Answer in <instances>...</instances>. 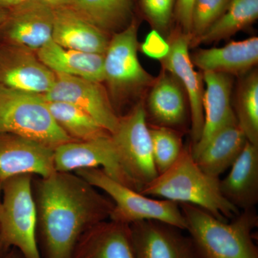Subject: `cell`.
I'll return each instance as SVG.
<instances>
[{
	"label": "cell",
	"mask_w": 258,
	"mask_h": 258,
	"mask_svg": "<svg viewBox=\"0 0 258 258\" xmlns=\"http://www.w3.org/2000/svg\"><path fill=\"white\" fill-rule=\"evenodd\" d=\"M35 184L45 258H71L83 234L111 217L113 202L76 174L55 171Z\"/></svg>",
	"instance_id": "1"
},
{
	"label": "cell",
	"mask_w": 258,
	"mask_h": 258,
	"mask_svg": "<svg viewBox=\"0 0 258 258\" xmlns=\"http://www.w3.org/2000/svg\"><path fill=\"white\" fill-rule=\"evenodd\" d=\"M140 192L178 204L195 205L222 221H230L240 213L222 196L220 179L208 175L199 167L191 147L183 148L175 162Z\"/></svg>",
	"instance_id": "2"
},
{
	"label": "cell",
	"mask_w": 258,
	"mask_h": 258,
	"mask_svg": "<svg viewBox=\"0 0 258 258\" xmlns=\"http://www.w3.org/2000/svg\"><path fill=\"white\" fill-rule=\"evenodd\" d=\"M179 205L186 220V231L202 258H258L252 237L258 225L255 209L244 210L225 222L195 205Z\"/></svg>",
	"instance_id": "3"
},
{
	"label": "cell",
	"mask_w": 258,
	"mask_h": 258,
	"mask_svg": "<svg viewBox=\"0 0 258 258\" xmlns=\"http://www.w3.org/2000/svg\"><path fill=\"white\" fill-rule=\"evenodd\" d=\"M32 179L31 174H21L2 183L0 233L3 245L18 249L24 258H42Z\"/></svg>",
	"instance_id": "4"
},
{
	"label": "cell",
	"mask_w": 258,
	"mask_h": 258,
	"mask_svg": "<svg viewBox=\"0 0 258 258\" xmlns=\"http://www.w3.org/2000/svg\"><path fill=\"white\" fill-rule=\"evenodd\" d=\"M0 134H11L55 148L74 141L56 123L41 95L0 85Z\"/></svg>",
	"instance_id": "5"
},
{
	"label": "cell",
	"mask_w": 258,
	"mask_h": 258,
	"mask_svg": "<svg viewBox=\"0 0 258 258\" xmlns=\"http://www.w3.org/2000/svg\"><path fill=\"white\" fill-rule=\"evenodd\" d=\"M75 172L111 198L114 207L109 220L126 225L156 220L186 231V220L179 204L146 196L112 179L98 168L79 169Z\"/></svg>",
	"instance_id": "6"
},
{
	"label": "cell",
	"mask_w": 258,
	"mask_h": 258,
	"mask_svg": "<svg viewBox=\"0 0 258 258\" xmlns=\"http://www.w3.org/2000/svg\"><path fill=\"white\" fill-rule=\"evenodd\" d=\"M111 137L134 189L140 192L158 176L143 103H139L128 114L120 118Z\"/></svg>",
	"instance_id": "7"
},
{
	"label": "cell",
	"mask_w": 258,
	"mask_h": 258,
	"mask_svg": "<svg viewBox=\"0 0 258 258\" xmlns=\"http://www.w3.org/2000/svg\"><path fill=\"white\" fill-rule=\"evenodd\" d=\"M137 31L138 23L134 18L126 28L112 35L104 53V81L118 99L138 94L155 82L139 62Z\"/></svg>",
	"instance_id": "8"
},
{
	"label": "cell",
	"mask_w": 258,
	"mask_h": 258,
	"mask_svg": "<svg viewBox=\"0 0 258 258\" xmlns=\"http://www.w3.org/2000/svg\"><path fill=\"white\" fill-rule=\"evenodd\" d=\"M54 166L59 172L98 168L112 179L134 189L122 165L111 134L60 144L54 149Z\"/></svg>",
	"instance_id": "9"
},
{
	"label": "cell",
	"mask_w": 258,
	"mask_h": 258,
	"mask_svg": "<svg viewBox=\"0 0 258 258\" xmlns=\"http://www.w3.org/2000/svg\"><path fill=\"white\" fill-rule=\"evenodd\" d=\"M54 6L34 1L7 10L0 25V37L5 44L37 51L52 40Z\"/></svg>",
	"instance_id": "10"
},
{
	"label": "cell",
	"mask_w": 258,
	"mask_h": 258,
	"mask_svg": "<svg viewBox=\"0 0 258 258\" xmlns=\"http://www.w3.org/2000/svg\"><path fill=\"white\" fill-rule=\"evenodd\" d=\"M41 96L45 101L64 102L83 110L108 133L113 134L118 127L120 117L101 83L55 74L52 88Z\"/></svg>",
	"instance_id": "11"
},
{
	"label": "cell",
	"mask_w": 258,
	"mask_h": 258,
	"mask_svg": "<svg viewBox=\"0 0 258 258\" xmlns=\"http://www.w3.org/2000/svg\"><path fill=\"white\" fill-rule=\"evenodd\" d=\"M137 258H202L184 230L156 220L129 225Z\"/></svg>",
	"instance_id": "12"
},
{
	"label": "cell",
	"mask_w": 258,
	"mask_h": 258,
	"mask_svg": "<svg viewBox=\"0 0 258 258\" xmlns=\"http://www.w3.org/2000/svg\"><path fill=\"white\" fill-rule=\"evenodd\" d=\"M55 74L34 51L3 44L0 45V85L23 92L44 95L55 82Z\"/></svg>",
	"instance_id": "13"
},
{
	"label": "cell",
	"mask_w": 258,
	"mask_h": 258,
	"mask_svg": "<svg viewBox=\"0 0 258 258\" xmlns=\"http://www.w3.org/2000/svg\"><path fill=\"white\" fill-rule=\"evenodd\" d=\"M54 148L11 134H0V183L21 174L47 177L55 172Z\"/></svg>",
	"instance_id": "14"
},
{
	"label": "cell",
	"mask_w": 258,
	"mask_h": 258,
	"mask_svg": "<svg viewBox=\"0 0 258 258\" xmlns=\"http://www.w3.org/2000/svg\"><path fill=\"white\" fill-rule=\"evenodd\" d=\"M191 35L177 32L169 42V52L161 62L182 86L189 99L192 145L200 140L204 126L203 88L201 76L194 69L189 55Z\"/></svg>",
	"instance_id": "15"
},
{
	"label": "cell",
	"mask_w": 258,
	"mask_h": 258,
	"mask_svg": "<svg viewBox=\"0 0 258 258\" xmlns=\"http://www.w3.org/2000/svg\"><path fill=\"white\" fill-rule=\"evenodd\" d=\"M206 89L203 96L204 126L200 140L191 146L192 156L197 155L220 131L237 123L231 105L232 81L221 73L203 72Z\"/></svg>",
	"instance_id": "16"
},
{
	"label": "cell",
	"mask_w": 258,
	"mask_h": 258,
	"mask_svg": "<svg viewBox=\"0 0 258 258\" xmlns=\"http://www.w3.org/2000/svg\"><path fill=\"white\" fill-rule=\"evenodd\" d=\"M71 258H137L130 226L108 220L83 234Z\"/></svg>",
	"instance_id": "17"
},
{
	"label": "cell",
	"mask_w": 258,
	"mask_h": 258,
	"mask_svg": "<svg viewBox=\"0 0 258 258\" xmlns=\"http://www.w3.org/2000/svg\"><path fill=\"white\" fill-rule=\"evenodd\" d=\"M108 36L67 5L54 7L52 39L60 46L104 55L110 41Z\"/></svg>",
	"instance_id": "18"
},
{
	"label": "cell",
	"mask_w": 258,
	"mask_h": 258,
	"mask_svg": "<svg viewBox=\"0 0 258 258\" xmlns=\"http://www.w3.org/2000/svg\"><path fill=\"white\" fill-rule=\"evenodd\" d=\"M229 174L220 179L224 197L240 211L255 209L258 203V147L247 141Z\"/></svg>",
	"instance_id": "19"
},
{
	"label": "cell",
	"mask_w": 258,
	"mask_h": 258,
	"mask_svg": "<svg viewBox=\"0 0 258 258\" xmlns=\"http://www.w3.org/2000/svg\"><path fill=\"white\" fill-rule=\"evenodd\" d=\"M191 62L203 72L240 75L258 62V38L230 42L222 47L205 49L194 55Z\"/></svg>",
	"instance_id": "20"
},
{
	"label": "cell",
	"mask_w": 258,
	"mask_h": 258,
	"mask_svg": "<svg viewBox=\"0 0 258 258\" xmlns=\"http://www.w3.org/2000/svg\"><path fill=\"white\" fill-rule=\"evenodd\" d=\"M42 63L56 74L81 78L95 82L104 81L103 54L64 48L50 40L37 51Z\"/></svg>",
	"instance_id": "21"
},
{
	"label": "cell",
	"mask_w": 258,
	"mask_h": 258,
	"mask_svg": "<svg viewBox=\"0 0 258 258\" xmlns=\"http://www.w3.org/2000/svg\"><path fill=\"white\" fill-rule=\"evenodd\" d=\"M247 139L238 123L229 125L215 134L197 155L199 167L217 179L232 164L243 151Z\"/></svg>",
	"instance_id": "22"
},
{
	"label": "cell",
	"mask_w": 258,
	"mask_h": 258,
	"mask_svg": "<svg viewBox=\"0 0 258 258\" xmlns=\"http://www.w3.org/2000/svg\"><path fill=\"white\" fill-rule=\"evenodd\" d=\"M148 100L149 116L155 126L176 130L186 121L183 89L172 75H163L155 81Z\"/></svg>",
	"instance_id": "23"
},
{
	"label": "cell",
	"mask_w": 258,
	"mask_h": 258,
	"mask_svg": "<svg viewBox=\"0 0 258 258\" xmlns=\"http://www.w3.org/2000/svg\"><path fill=\"white\" fill-rule=\"evenodd\" d=\"M66 5L106 35L123 30L132 21V0H69Z\"/></svg>",
	"instance_id": "24"
},
{
	"label": "cell",
	"mask_w": 258,
	"mask_h": 258,
	"mask_svg": "<svg viewBox=\"0 0 258 258\" xmlns=\"http://www.w3.org/2000/svg\"><path fill=\"white\" fill-rule=\"evenodd\" d=\"M258 18V0H232L223 15L195 43L218 42L235 35Z\"/></svg>",
	"instance_id": "25"
},
{
	"label": "cell",
	"mask_w": 258,
	"mask_h": 258,
	"mask_svg": "<svg viewBox=\"0 0 258 258\" xmlns=\"http://www.w3.org/2000/svg\"><path fill=\"white\" fill-rule=\"evenodd\" d=\"M45 102L57 124L73 140L88 141L111 134L93 117L74 105L60 101Z\"/></svg>",
	"instance_id": "26"
},
{
	"label": "cell",
	"mask_w": 258,
	"mask_h": 258,
	"mask_svg": "<svg viewBox=\"0 0 258 258\" xmlns=\"http://www.w3.org/2000/svg\"><path fill=\"white\" fill-rule=\"evenodd\" d=\"M237 123L249 143L258 147V76L257 71L241 83L237 96Z\"/></svg>",
	"instance_id": "27"
},
{
	"label": "cell",
	"mask_w": 258,
	"mask_h": 258,
	"mask_svg": "<svg viewBox=\"0 0 258 258\" xmlns=\"http://www.w3.org/2000/svg\"><path fill=\"white\" fill-rule=\"evenodd\" d=\"M149 131L153 157L159 175L175 162L184 147L181 136L174 129L153 125L149 126Z\"/></svg>",
	"instance_id": "28"
},
{
	"label": "cell",
	"mask_w": 258,
	"mask_h": 258,
	"mask_svg": "<svg viewBox=\"0 0 258 258\" xmlns=\"http://www.w3.org/2000/svg\"><path fill=\"white\" fill-rule=\"evenodd\" d=\"M230 3L228 0H194L191 40L203 35L225 13Z\"/></svg>",
	"instance_id": "29"
},
{
	"label": "cell",
	"mask_w": 258,
	"mask_h": 258,
	"mask_svg": "<svg viewBox=\"0 0 258 258\" xmlns=\"http://www.w3.org/2000/svg\"><path fill=\"white\" fill-rule=\"evenodd\" d=\"M141 9L154 30L166 32L170 26L176 0H139Z\"/></svg>",
	"instance_id": "30"
},
{
	"label": "cell",
	"mask_w": 258,
	"mask_h": 258,
	"mask_svg": "<svg viewBox=\"0 0 258 258\" xmlns=\"http://www.w3.org/2000/svg\"><path fill=\"white\" fill-rule=\"evenodd\" d=\"M169 48V44L155 30L149 32L143 43L141 45V50L145 55L160 60L168 55Z\"/></svg>",
	"instance_id": "31"
},
{
	"label": "cell",
	"mask_w": 258,
	"mask_h": 258,
	"mask_svg": "<svg viewBox=\"0 0 258 258\" xmlns=\"http://www.w3.org/2000/svg\"><path fill=\"white\" fill-rule=\"evenodd\" d=\"M194 0H176L174 14L181 25L182 32L191 35V13Z\"/></svg>",
	"instance_id": "32"
},
{
	"label": "cell",
	"mask_w": 258,
	"mask_h": 258,
	"mask_svg": "<svg viewBox=\"0 0 258 258\" xmlns=\"http://www.w3.org/2000/svg\"><path fill=\"white\" fill-rule=\"evenodd\" d=\"M34 1L42 2V3H47V4L55 7L57 5L66 4L69 0H0V8L8 10L10 8H14L17 5Z\"/></svg>",
	"instance_id": "33"
},
{
	"label": "cell",
	"mask_w": 258,
	"mask_h": 258,
	"mask_svg": "<svg viewBox=\"0 0 258 258\" xmlns=\"http://www.w3.org/2000/svg\"><path fill=\"white\" fill-rule=\"evenodd\" d=\"M6 15L7 10L0 8V25L4 21L5 18H6Z\"/></svg>",
	"instance_id": "34"
},
{
	"label": "cell",
	"mask_w": 258,
	"mask_h": 258,
	"mask_svg": "<svg viewBox=\"0 0 258 258\" xmlns=\"http://www.w3.org/2000/svg\"><path fill=\"white\" fill-rule=\"evenodd\" d=\"M5 258H24L23 256L19 252L18 254H10V255L7 256Z\"/></svg>",
	"instance_id": "35"
},
{
	"label": "cell",
	"mask_w": 258,
	"mask_h": 258,
	"mask_svg": "<svg viewBox=\"0 0 258 258\" xmlns=\"http://www.w3.org/2000/svg\"><path fill=\"white\" fill-rule=\"evenodd\" d=\"M1 200H2V184L0 183V204H1ZM3 242H2L1 238V233H0V249L3 247Z\"/></svg>",
	"instance_id": "36"
},
{
	"label": "cell",
	"mask_w": 258,
	"mask_h": 258,
	"mask_svg": "<svg viewBox=\"0 0 258 258\" xmlns=\"http://www.w3.org/2000/svg\"><path fill=\"white\" fill-rule=\"evenodd\" d=\"M228 1H229V2H230V3H231V2H232V0H228Z\"/></svg>",
	"instance_id": "37"
}]
</instances>
